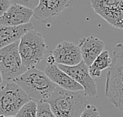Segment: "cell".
I'll list each match as a JSON object with an SVG mask.
<instances>
[{"label":"cell","instance_id":"cell-6","mask_svg":"<svg viewBox=\"0 0 123 117\" xmlns=\"http://www.w3.org/2000/svg\"><path fill=\"white\" fill-rule=\"evenodd\" d=\"M18 44L17 42L0 50V72L6 81L15 79L28 70L22 63Z\"/></svg>","mask_w":123,"mask_h":117},{"label":"cell","instance_id":"cell-15","mask_svg":"<svg viewBox=\"0 0 123 117\" xmlns=\"http://www.w3.org/2000/svg\"><path fill=\"white\" fill-rule=\"evenodd\" d=\"M111 64V58L107 50H103L91 66L88 67L89 74L93 78H99L102 74V71L109 68Z\"/></svg>","mask_w":123,"mask_h":117},{"label":"cell","instance_id":"cell-10","mask_svg":"<svg viewBox=\"0 0 123 117\" xmlns=\"http://www.w3.org/2000/svg\"><path fill=\"white\" fill-rule=\"evenodd\" d=\"M55 63L64 66H76L82 61L80 51L77 44L69 41H64L51 52Z\"/></svg>","mask_w":123,"mask_h":117},{"label":"cell","instance_id":"cell-20","mask_svg":"<svg viewBox=\"0 0 123 117\" xmlns=\"http://www.w3.org/2000/svg\"><path fill=\"white\" fill-rule=\"evenodd\" d=\"M12 4V0H0V17L6 12Z\"/></svg>","mask_w":123,"mask_h":117},{"label":"cell","instance_id":"cell-9","mask_svg":"<svg viewBox=\"0 0 123 117\" xmlns=\"http://www.w3.org/2000/svg\"><path fill=\"white\" fill-rule=\"evenodd\" d=\"M72 3L69 0H40L39 5L33 10V17L47 24Z\"/></svg>","mask_w":123,"mask_h":117},{"label":"cell","instance_id":"cell-21","mask_svg":"<svg viewBox=\"0 0 123 117\" xmlns=\"http://www.w3.org/2000/svg\"><path fill=\"white\" fill-rule=\"evenodd\" d=\"M2 81H3V79H2V75H1V72H0V84L2 83Z\"/></svg>","mask_w":123,"mask_h":117},{"label":"cell","instance_id":"cell-16","mask_svg":"<svg viewBox=\"0 0 123 117\" xmlns=\"http://www.w3.org/2000/svg\"><path fill=\"white\" fill-rule=\"evenodd\" d=\"M37 114V103L29 101L24 105L15 116L16 117H36Z\"/></svg>","mask_w":123,"mask_h":117},{"label":"cell","instance_id":"cell-2","mask_svg":"<svg viewBox=\"0 0 123 117\" xmlns=\"http://www.w3.org/2000/svg\"><path fill=\"white\" fill-rule=\"evenodd\" d=\"M23 89L31 101L47 102V100L58 87L46 76L44 72L36 68H29L21 76L13 80Z\"/></svg>","mask_w":123,"mask_h":117},{"label":"cell","instance_id":"cell-13","mask_svg":"<svg viewBox=\"0 0 123 117\" xmlns=\"http://www.w3.org/2000/svg\"><path fill=\"white\" fill-rule=\"evenodd\" d=\"M44 73L51 82L63 90L69 91L84 90L81 86L75 82L66 72L62 71L55 64L47 65Z\"/></svg>","mask_w":123,"mask_h":117},{"label":"cell","instance_id":"cell-14","mask_svg":"<svg viewBox=\"0 0 123 117\" xmlns=\"http://www.w3.org/2000/svg\"><path fill=\"white\" fill-rule=\"evenodd\" d=\"M34 28L31 23L18 27L0 24V50L19 42L26 32Z\"/></svg>","mask_w":123,"mask_h":117},{"label":"cell","instance_id":"cell-4","mask_svg":"<svg viewBox=\"0 0 123 117\" xmlns=\"http://www.w3.org/2000/svg\"><path fill=\"white\" fill-rule=\"evenodd\" d=\"M47 46L40 33L32 29L21 38L18 50L22 63L26 68H32L43 60Z\"/></svg>","mask_w":123,"mask_h":117},{"label":"cell","instance_id":"cell-19","mask_svg":"<svg viewBox=\"0 0 123 117\" xmlns=\"http://www.w3.org/2000/svg\"><path fill=\"white\" fill-rule=\"evenodd\" d=\"M17 3L24 6L27 8H29L31 10H34L35 8L39 5L40 1H35V0H14Z\"/></svg>","mask_w":123,"mask_h":117},{"label":"cell","instance_id":"cell-11","mask_svg":"<svg viewBox=\"0 0 123 117\" xmlns=\"http://www.w3.org/2000/svg\"><path fill=\"white\" fill-rule=\"evenodd\" d=\"M13 4L1 17L0 24L6 26L18 27L29 24L33 16V10L12 0Z\"/></svg>","mask_w":123,"mask_h":117},{"label":"cell","instance_id":"cell-18","mask_svg":"<svg viewBox=\"0 0 123 117\" xmlns=\"http://www.w3.org/2000/svg\"><path fill=\"white\" fill-rule=\"evenodd\" d=\"M80 117H100L99 112L96 106L92 105H88L85 111L81 114Z\"/></svg>","mask_w":123,"mask_h":117},{"label":"cell","instance_id":"cell-12","mask_svg":"<svg viewBox=\"0 0 123 117\" xmlns=\"http://www.w3.org/2000/svg\"><path fill=\"white\" fill-rule=\"evenodd\" d=\"M78 46L82 57V61L89 67L104 50L105 43L95 36H88L80 39Z\"/></svg>","mask_w":123,"mask_h":117},{"label":"cell","instance_id":"cell-17","mask_svg":"<svg viewBox=\"0 0 123 117\" xmlns=\"http://www.w3.org/2000/svg\"><path fill=\"white\" fill-rule=\"evenodd\" d=\"M36 117H56L47 102H39L37 103V114Z\"/></svg>","mask_w":123,"mask_h":117},{"label":"cell","instance_id":"cell-22","mask_svg":"<svg viewBox=\"0 0 123 117\" xmlns=\"http://www.w3.org/2000/svg\"><path fill=\"white\" fill-rule=\"evenodd\" d=\"M3 117H16V116H3Z\"/></svg>","mask_w":123,"mask_h":117},{"label":"cell","instance_id":"cell-7","mask_svg":"<svg viewBox=\"0 0 123 117\" xmlns=\"http://www.w3.org/2000/svg\"><path fill=\"white\" fill-rule=\"evenodd\" d=\"M94 11L111 25L123 30V0L91 1Z\"/></svg>","mask_w":123,"mask_h":117},{"label":"cell","instance_id":"cell-1","mask_svg":"<svg viewBox=\"0 0 123 117\" xmlns=\"http://www.w3.org/2000/svg\"><path fill=\"white\" fill-rule=\"evenodd\" d=\"M47 103L56 117H80L88 105L84 90L69 91L58 87Z\"/></svg>","mask_w":123,"mask_h":117},{"label":"cell","instance_id":"cell-8","mask_svg":"<svg viewBox=\"0 0 123 117\" xmlns=\"http://www.w3.org/2000/svg\"><path fill=\"white\" fill-rule=\"evenodd\" d=\"M57 66L62 71L70 76L75 82L81 86L85 95L92 97L96 96V83L95 79L89 74L88 66L86 65L83 61L76 66L69 67L60 65H58Z\"/></svg>","mask_w":123,"mask_h":117},{"label":"cell","instance_id":"cell-5","mask_svg":"<svg viewBox=\"0 0 123 117\" xmlns=\"http://www.w3.org/2000/svg\"><path fill=\"white\" fill-rule=\"evenodd\" d=\"M31 101L27 94L13 80L0 90V117L15 116L24 105Z\"/></svg>","mask_w":123,"mask_h":117},{"label":"cell","instance_id":"cell-3","mask_svg":"<svg viewBox=\"0 0 123 117\" xmlns=\"http://www.w3.org/2000/svg\"><path fill=\"white\" fill-rule=\"evenodd\" d=\"M105 95L114 107L123 111V43L114 46L107 74Z\"/></svg>","mask_w":123,"mask_h":117}]
</instances>
